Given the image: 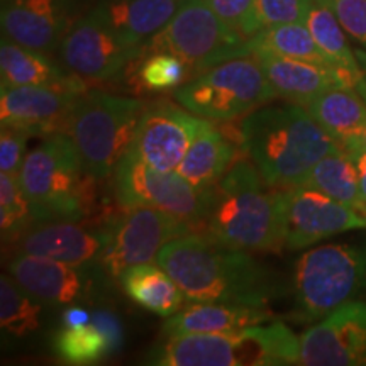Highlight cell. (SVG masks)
<instances>
[{
	"label": "cell",
	"mask_w": 366,
	"mask_h": 366,
	"mask_svg": "<svg viewBox=\"0 0 366 366\" xmlns=\"http://www.w3.org/2000/svg\"><path fill=\"white\" fill-rule=\"evenodd\" d=\"M157 263L190 302L267 307L283 294L280 274L246 251L231 249L202 234L167 242Z\"/></svg>",
	"instance_id": "1"
},
{
	"label": "cell",
	"mask_w": 366,
	"mask_h": 366,
	"mask_svg": "<svg viewBox=\"0 0 366 366\" xmlns=\"http://www.w3.org/2000/svg\"><path fill=\"white\" fill-rule=\"evenodd\" d=\"M202 227L209 239L226 248L280 253L287 234L283 190L268 187L253 162L237 159L209 189Z\"/></svg>",
	"instance_id": "2"
},
{
	"label": "cell",
	"mask_w": 366,
	"mask_h": 366,
	"mask_svg": "<svg viewBox=\"0 0 366 366\" xmlns=\"http://www.w3.org/2000/svg\"><path fill=\"white\" fill-rule=\"evenodd\" d=\"M241 146L272 189L302 185L310 170L341 146L300 104H264L239 124Z\"/></svg>",
	"instance_id": "3"
},
{
	"label": "cell",
	"mask_w": 366,
	"mask_h": 366,
	"mask_svg": "<svg viewBox=\"0 0 366 366\" xmlns=\"http://www.w3.org/2000/svg\"><path fill=\"white\" fill-rule=\"evenodd\" d=\"M157 366H285L300 365V337L285 322L231 332L164 336L146 355Z\"/></svg>",
	"instance_id": "4"
},
{
	"label": "cell",
	"mask_w": 366,
	"mask_h": 366,
	"mask_svg": "<svg viewBox=\"0 0 366 366\" xmlns=\"http://www.w3.org/2000/svg\"><path fill=\"white\" fill-rule=\"evenodd\" d=\"M19 180L38 221H80L89 209V185L75 143L66 132L49 134L26 154Z\"/></svg>",
	"instance_id": "5"
},
{
	"label": "cell",
	"mask_w": 366,
	"mask_h": 366,
	"mask_svg": "<svg viewBox=\"0 0 366 366\" xmlns=\"http://www.w3.org/2000/svg\"><path fill=\"white\" fill-rule=\"evenodd\" d=\"M146 102L139 99L90 92L68 117L65 132L75 143L84 170L94 180L111 177L134 143Z\"/></svg>",
	"instance_id": "6"
},
{
	"label": "cell",
	"mask_w": 366,
	"mask_h": 366,
	"mask_svg": "<svg viewBox=\"0 0 366 366\" xmlns=\"http://www.w3.org/2000/svg\"><path fill=\"white\" fill-rule=\"evenodd\" d=\"M297 315L305 322L324 319L366 290V239L319 246L297 259Z\"/></svg>",
	"instance_id": "7"
},
{
	"label": "cell",
	"mask_w": 366,
	"mask_h": 366,
	"mask_svg": "<svg viewBox=\"0 0 366 366\" xmlns=\"http://www.w3.org/2000/svg\"><path fill=\"white\" fill-rule=\"evenodd\" d=\"M173 99L192 114L227 122L248 116L277 94L254 54H248L192 76L173 90Z\"/></svg>",
	"instance_id": "8"
},
{
	"label": "cell",
	"mask_w": 366,
	"mask_h": 366,
	"mask_svg": "<svg viewBox=\"0 0 366 366\" xmlns=\"http://www.w3.org/2000/svg\"><path fill=\"white\" fill-rule=\"evenodd\" d=\"M168 51L199 75L227 59L248 56L249 39L226 24L209 0H183L170 22L143 44V53Z\"/></svg>",
	"instance_id": "9"
},
{
	"label": "cell",
	"mask_w": 366,
	"mask_h": 366,
	"mask_svg": "<svg viewBox=\"0 0 366 366\" xmlns=\"http://www.w3.org/2000/svg\"><path fill=\"white\" fill-rule=\"evenodd\" d=\"M112 175L114 197L122 209L154 207L185 222L190 229L202 227L209 190L194 189L178 172L149 167L131 146Z\"/></svg>",
	"instance_id": "10"
},
{
	"label": "cell",
	"mask_w": 366,
	"mask_h": 366,
	"mask_svg": "<svg viewBox=\"0 0 366 366\" xmlns=\"http://www.w3.org/2000/svg\"><path fill=\"white\" fill-rule=\"evenodd\" d=\"M105 231L107 241L99 268L119 280L127 268L153 263L167 242L190 234L192 229L159 209L132 207L105 224Z\"/></svg>",
	"instance_id": "11"
},
{
	"label": "cell",
	"mask_w": 366,
	"mask_h": 366,
	"mask_svg": "<svg viewBox=\"0 0 366 366\" xmlns=\"http://www.w3.org/2000/svg\"><path fill=\"white\" fill-rule=\"evenodd\" d=\"M61 65L81 80L104 81L119 75L143 53L129 44L92 9L68 29L58 48Z\"/></svg>",
	"instance_id": "12"
},
{
	"label": "cell",
	"mask_w": 366,
	"mask_h": 366,
	"mask_svg": "<svg viewBox=\"0 0 366 366\" xmlns=\"http://www.w3.org/2000/svg\"><path fill=\"white\" fill-rule=\"evenodd\" d=\"M285 200V248L300 251L356 229H366V216L350 205L307 187L283 189Z\"/></svg>",
	"instance_id": "13"
},
{
	"label": "cell",
	"mask_w": 366,
	"mask_h": 366,
	"mask_svg": "<svg viewBox=\"0 0 366 366\" xmlns=\"http://www.w3.org/2000/svg\"><path fill=\"white\" fill-rule=\"evenodd\" d=\"M205 124V119L170 100L146 104L137 124L132 148L149 167L162 172H177L192 141Z\"/></svg>",
	"instance_id": "14"
},
{
	"label": "cell",
	"mask_w": 366,
	"mask_h": 366,
	"mask_svg": "<svg viewBox=\"0 0 366 366\" xmlns=\"http://www.w3.org/2000/svg\"><path fill=\"white\" fill-rule=\"evenodd\" d=\"M300 365L366 366V302H347L302 334Z\"/></svg>",
	"instance_id": "15"
},
{
	"label": "cell",
	"mask_w": 366,
	"mask_h": 366,
	"mask_svg": "<svg viewBox=\"0 0 366 366\" xmlns=\"http://www.w3.org/2000/svg\"><path fill=\"white\" fill-rule=\"evenodd\" d=\"M105 241V224L100 227H85L70 219H56L33 222L9 244L14 254L41 256L89 268L99 267Z\"/></svg>",
	"instance_id": "16"
},
{
	"label": "cell",
	"mask_w": 366,
	"mask_h": 366,
	"mask_svg": "<svg viewBox=\"0 0 366 366\" xmlns=\"http://www.w3.org/2000/svg\"><path fill=\"white\" fill-rule=\"evenodd\" d=\"M84 94L85 90L54 85L2 89L0 121L26 129L33 136L65 132L68 117Z\"/></svg>",
	"instance_id": "17"
},
{
	"label": "cell",
	"mask_w": 366,
	"mask_h": 366,
	"mask_svg": "<svg viewBox=\"0 0 366 366\" xmlns=\"http://www.w3.org/2000/svg\"><path fill=\"white\" fill-rule=\"evenodd\" d=\"M75 0H2V34L14 43L53 53L73 24Z\"/></svg>",
	"instance_id": "18"
},
{
	"label": "cell",
	"mask_w": 366,
	"mask_h": 366,
	"mask_svg": "<svg viewBox=\"0 0 366 366\" xmlns=\"http://www.w3.org/2000/svg\"><path fill=\"white\" fill-rule=\"evenodd\" d=\"M9 274L41 304L71 305L89 299V268L31 254H14Z\"/></svg>",
	"instance_id": "19"
},
{
	"label": "cell",
	"mask_w": 366,
	"mask_h": 366,
	"mask_svg": "<svg viewBox=\"0 0 366 366\" xmlns=\"http://www.w3.org/2000/svg\"><path fill=\"white\" fill-rule=\"evenodd\" d=\"M277 97L287 102L307 105L317 95L334 85H345L337 71L331 68L288 58L267 48L253 49Z\"/></svg>",
	"instance_id": "20"
},
{
	"label": "cell",
	"mask_w": 366,
	"mask_h": 366,
	"mask_svg": "<svg viewBox=\"0 0 366 366\" xmlns=\"http://www.w3.org/2000/svg\"><path fill=\"white\" fill-rule=\"evenodd\" d=\"M274 314L259 305L219 304V302H195L177 314L167 317L162 332L164 336L177 334H216L272 322Z\"/></svg>",
	"instance_id": "21"
},
{
	"label": "cell",
	"mask_w": 366,
	"mask_h": 366,
	"mask_svg": "<svg viewBox=\"0 0 366 366\" xmlns=\"http://www.w3.org/2000/svg\"><path fill=\"white\" fill-rule=\"evenodd\" d=\"M183 0H99L94 11L129 44L143 46L170 22Z\"/></svg>",
	"instance_id": "22"
},
{
	"label": "cell",
	"mask_w": 366,
	"mask_h": 366,
	"mask_svg": "<svg viewBox=\"0 0 366 366\" xmlns=\"http://www.w3.org/2000/svg\"><path fill=\"white\" fill-rule=\"evenodd\" d=\"M0 84L2 89L27 85H54L71 86L85 90L81 79L59 66L48 56V53L36 51L14 43L2 34L0 43Z\"/></svg>",
	"instance_id": "23"
},
{
	"label": "cell",
	"mask_w": 366,
	"mask_h": 366,
	"mask_svg": "<svg viewBox=\"0 0 366 366\" xmlns=\"http://www.w3.org/2000/svg\"><path fill=\"white\" fill-rule=\"evenodd\" d=\"M236 148L216 126L205 121L202 129L192 141L189 151L177 172L200 192H207L221 180L234 163Z\"/></svg>",
	"instance_id": "24"
},
{
	"label": "cell",
	"mask_w": 366,
	"mask_h": 366,
	"mask_svg": "<svg viewBox=\"0 0 366 366\" xmlns=\"http://www.w3.org/2000/svg\"><path fill=\"white\" fill-rule=\"evenodd\" d=\"M305 109L341 148L366 127V102L347 85L331 86L310 100Z\"/></svg>",
	"instance_id": "25"
},
{
	"label": "cell",
	"mask_w": 366,
	"mask_h": 366,
	"mask_svg": "<svg viewBox=\"0 0 366 366\" xmlns=\"http://www.w3.org/2000/svg\"><path fill=\"white\" fill-rule=\"evenodd\" d=\"M119 282L134 304L162 317L177 314L183 309V299H187L178 283L158 263L127 268Z\"/></svg>",
	"instance_id": "26"
},
{
	"label": "cell",
	"mask_w": 366,
	"mask_h": 366,
	"mask_svg": "<svg viewBox=\"0 0 366 366\" xmlns=\"http://www.w3.org/2000/svg\"><path fill=\"white\" fill-rule=\"evenodd\" d=\"M299 187L317 190L337 202L363 212L360 192V177L353 159L345 149H337L324 157Z\"/></svg>",
	"instance_id": "27"
},
{
	"label": "cell",
	"mask_w": 366,
	"mask_h": 366,
	"mask_svg": "<svg viewBox=\"0 0 366 366\" xmlns=\"http://www.w3.org/2000/svg\"><path fill=\"white\" fill-rule=\"evenodd\" d=\"M249 48L251 53L256 48H267L278 54H283V56L315 63V65L331 68V70L336 71L327 54L315 43L309 27L302 24V22H288V24L263 27L249 38Z\"/></svg>",
	"instance_id": "28"
},
{
	"label": "cell",
	"mask_w": 366,
	"mask_h": 366,
	"mask_svg": "<svg viewBox=\"0 0 366 366\" xmlns=\"http://www.w3.org/2000/svg\"><path fill=\"white\" fill-rule=\"evenodd\" d=\"M41 324V302L27 294L11 274L0 277V326L14 337L36 332Z\"/></svg>",
	"instance_id": "29"
},
{
	"label": "cell",
	"mask_w": 366,
	"mask_h": 366,
	"mask_svg": "<svg viewBox=\"0 0 366 366\" xmlns=\"http://www.w3.org/2000/svg\"><path fill=\"white\" fill-rule=\"evenodd\" d=\"M54 351L68 365H95L112 355L107 337L94 322L63 326L54 337Z\"/></svg>",
	"instance_id": "30"
},
{
	"label": "cell",
	"mask_w": 366,
	"mask_h": 366,
	"mask_svg": "<svg viewBox=\"0 0 366 366\" xmlns=\"http://www.w3.org/2000/svg\"><path fill=\"white\" fill-rule=\"evenodd\" d=\"M134 79L141 89L149 92L175 90L192 75L189 63L168 51L141 54Z\"/></svg>",
	"instance_id": "31"
},
{
	"label": "cell",
	"mask_w": 366,
	"mask_h": 366,
	"mask_svg": "<svg viewBox=\"0 0 366 366\" xmlns=\"http://www.w3.org/2000/svg\"><path fill=\"white\" fill-rule=\"evenodd\" d=\"M33 222H36L33 207L19 175L0 173V229L4 242H11Z\"/></svg>",
	"instance_id": "32"
},
{
	"label": "cell",
	"mask_w": 366,
	"mask_h": 366,
	"mask_svg": "<svg viewBox=\"0 0 366 366\" xmlns=\"http://www.w3.org/2000/svg\"><path fill=\"white\" fill-rule=\"evenodd\" d=\"M310 7V0H256L254 2V27L256 33L263 27L288 22L305 24Z\"/></svg>",
	"instance_id": "33"
},
{
	"label": "cell",
	"mask_w": 366,
	"mask_h": 366,
	"mask_svg": "<svg viewBox=\"0 0 366 366\" xmlns=\"http://www.w3.org/2000/svg\"><path fill=\"white\" fill-rule=\"evenodd\" d=\"M327 6L356 43L366 51V0H319Z\"/></svg>",
	"instance_id": "34"
},
{
	"label": "cell",
	"mask_w": 366,
	"mask_h": 366,
	"mask_svg": "<svg viewBox=\"0 0 366 366\" xmlns=\"http://www.w3.org/2000/svg\"><path fill=\"white\" fill-rule=\"evenodd\" d=\"M29 137H33V134L26 129L2 124V131H0V170L2 173L19 175L26 159V146Z\"/></svg>",
	"instance_id": "35"
},
{
	"label": "cell",
	"mask_w": 366,
	"mask_h": 366,
	"mask_svg": "<svg viewBox=\"0 0 366 366\" xmlns=\"http://www.w3.org/2000/svg\"><path fill=\"white\" fill-rule=\"evenodd\" d=\"M219 17L236 29L237 33L251 38L256 34L254 2L256 0H209Z\"/></svg>",
	"instance_id": "36"
},
{
	"label": "cell",
	"mask_w": 366,
	"mask_h": 366,
	"mask_svg": "<svg viewBox=\"0 0 366 366\" xmlns=\"http://www.w3.org/2000/svg\"><path fill=\"white\" fill-rule=\"evenodd\" d=\"M92 322L105 334L109 341V347H111V353H116V351L121 350L124 334H122L121 320L117 319L116 314H112L111 310H94L92 312Z\"/></svg>",
	"instance_id": "37"
},
{
	"label": "cell",
	"mask_w": 366,
	"mask_h": 366,
	"mask_svg": "<svg viewBox=\"0 0 366 366\" xmlns=\"http://www.w3.org/2000/svg\"><path fill=\"white\" fill-rule=\"evenodd\" d=\"M346 153L353 159L356 170H358L361 204H363V214L366 216V151H346Z\"/></svg>",
	"instance_id": "38"
},
{
	"label": "cell",
	"mask_w": 366,
	"mask_h": 366,
	"mask_svg": "<svg viewBox=\"0 0 366 366\" xmlns=\"http://www.w3.org/2000/svg\"><path fill=\"white\" fill-rule=\"evenodd\" d=\"M63 326H84V324L92 322V314L89 310L81 307H68L65 312H63Z\"/></svg>",
	"instance_id": "39"
},
{
	"label": "cell",
	"mask_w": 366,
	"mask_h": 366,
	"mask_svg": "<svg viewBox=\"0 0 366 366\" xmlns=\"http://www.w3.org/2000/svg\"><path fill=\"white\" fill-rule=\"evenodd\" d=\"M345 151H366V127L363 129V132H360L358 136L353 137L350 143H346L342 146Z\"/></svg>",
	"instance_id": "40"
},
{
	"label": "cell",
	"mask_w": 366,
	"mask_h": 366,
	"mask_svg": "<svg viewBox=\"0 0 366 366\" xmlns=\"http://www.w3.org/2000/svg\"><path fill=\"white\" fill-rule=\"evenodd\" d=\"M355 54H356V58H358L361 70H363L365 76H366V51L363 48H358V49H355Z\"/></svg>",
	"instance_id": "41"
}]
</instances>
